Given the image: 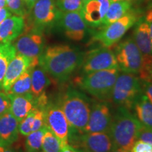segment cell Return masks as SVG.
<instances>
[{"instance_id": "cell-1", "label": "cell", "mask_w": 152, "mask_h": 152, "mask_svg": "<svg viewBox=\"0 0 152 152\" xmlns=\"http://www.w3.org/2000/svg\"><path fill=\"white\" fill-rule=\"evenodd\" d=\"M84 54L68 45L48 47L39 57V66L56 80L64 82L81 66Z\"/></svg>"}, {"instance_id": "cell-2", "label": "cell", "mask_w": 152, "mask_h": 152, "mask_svg": "<svg viewBox=\"0 0 152 152\" xmlns=\"http://www.w3.org/2000/svg\"><path fill=\"white\" fill-rule=\"evenodd\" d=\"M143 125L128 109L119 106L112 121L109 134L113 148H120L131 151Z\"/></svg>"}, {"instance_id": "cell-3", "label": "cell", "mask_w": 152, "mask_h": 152, "mask_svg": "<svg viewBox=\"0 0 152 152\" xmlns=\"http://www.w3.org/2000/svg\"><path fill=\"white\" fill-rule=\"evenodd\" d=\"M59 105L70 126V136L85 133L88 122L90 105L84 94L69 88L61 97Z\"/></svg>"}, {"instance_id": "cell-4", "label": "cell", "mask_w": 152, "mask_h": 152, "mask_svg": "<svg viewBox=\"0 0 152 152\" xmlns=\"http://www.w3.org/2000/svg\"><path fill=\"white\" fill-rule=\"evenodd\" d=\"M118 75V68L102 70L85 74L76 83L82 90L102 102H107L111 99L112 91Z\"/></svg>"}, {"instance_id": "cell-5", "label": "cell", "mask_w": 152, "mask_h": 152, "mask_svg": "<svg viewBox=\"0 0 152 152\" xmlns=\"http://www.w3.org/2000/svg\"><path fill=\"white\" fill-rule=\"evenodd\" d=\"M143 94L142 81L134 73L119 74L112 91L111 99L118 106L129 111L133 109L134 103Z\"/></svg>"}, {"instance_id": "cell-6", "label": "cell", "mask_w": 152, "mask_h": 152, "mask_svg": "<svg viewBox=\"0 0 152 152\" xmlns=\"http://www.w3.org/2000/svg\"><path fill=\"white\" fill-rule=\"evenodd\" d=\"M139 17L138 11L130 10L116 21L103 27L102 30L95 34L94 39L104 47H109L115 45L121 40L131 27L137 23Z\"/></svg>"}, {"instance_id": "cell-7", "label": "cell", "mask_w": 152, "mask_h": 152, "mask_svg": "<svg viewBox=\"0 0 152 152\" xmlns=\"http://www.w3.org/2000/svg\"><path fill=\"white\" fill-rule=\"evenodd\" d=\"M119 69L129 73H139L143 55L132 37H129L117 45L115 51Z\"/></svg>"}, {"instance_id": "cell-8", "label": "cell", "mask_w": 152, "mask_h": 152, "mask_svg": "<svg viewBox=\"0 0 152 152\" xmlns=\"http://www.w3.org/2000/svg\"><path fill=\"white\" fill-rule=\"evenodd\" d=\"M85 74L102 70L118 68L115 53L107 47H102L90 51L84 55L81 64Z\"/></svg>"}, {"instance_id": "cell-9", "label": "cell", "mask_w": 152, "mask_h": 152, "mask_svg": "<svg viewBox=\"0 0 152 152\" xmlns=\"http://www.w3.org/2000/svg\"><path fill=\"white\" fill-rule=\"evenodd\" d=\"M45 125L61 142L62 147L68 144L70 126L58 103H49L44 109Z\"/></svg>"}, {"instance_id": "cell-10", "label": "cell", "mask_w": 152, "mask_h": 152, "mask_svg": "<svg viewBox=\"0 0 152 152\" xmlns=\"http://www.w3.org/2000/svg\"><path fill=\"white\" fill-rule=\"evenodd\" d=\"M76 144L74 147H81L91 152H111L113 144L109 132H90L70 136L68 144Z\"/></svg>"}, {"instance_id": "cell-11", "label": "cell", "mask_w": 152, "mask_h": 152, "mask_svg": "<svg viewBox=\"0 0 152 152\" xmlns=\"http://www.w3.org/2000/svg\"><path fill=\"white\" fill-rule=\"evenodd\" d=\"M31 11L33 23L40 30L58 23L62 13L56 0H38Z\"/></svg>"}, {"instance_id": "cell-12", "label": "cell", "mask_w": 152, "mask_h": 152, "mask_svg": "<svg viewBox=\"0 0 152 152\" xmlns=\"http://www.w3.org/2000/svg\"><path fill=\"white\" fill-rule=\"evenodd\" d=\"M18 54L35 59L45 50V38L42 30L35 28L30 32L21 34L14 44Z\"/></svg>"}, {"instance_id": "cell-13", "label": "cell", "mask_w": 152, "mask_h": 152, "mask_svg": "<svg viewBox=\"0 0 152 152\" xmlns=\"http://www.w3.org/2000/svg\"><path fill=\"white\" fill-rule=\"evenodd\" d=\"M111 121V111L106 102H94L90 108L85 133L109 132Z\"/></svg>"}, {"instance_id": "cell-14", "label": "cell", "mask_w": 152, "mask_h": 152, "mask_svg": "<svg viewBox=\"0 0 152 152\" xmlns=\"http://www.w3.org/2000/svg\"><path fill=\"white\" fill-rule=\"evenodd\" d=\"M39 65V58L32 59L24 55L16 54L14 58L9 63L4 78L3 80L2 89L8 92L14 82L28 69H31Z\"/></svg>"}, {"instance_id": "cell-15", "label": "cell", "mask_w": 152, "mask_h": 152, "mask_svg": "<svg viewBox=\"0 0 152 152\" xmlns=\"http://www.w3.org/2000/svg\"><path fill=\"white\" fill-rule=\"evenodd\" d=\"M58 23L68 39L75 42L84 39L87 24L80 12H62Z\"/></svg>"}, {"instance_id": "cell-16", "label": "cell", "mask_w": 152, "mask_h": 152, "mask_svg": "<svg viewBox=\"0 0 152 152\" xmlns=\"http://www.w3.org/2000/svg\"><path fill=\"white\" fill-rule=\"evenodd\" d=\"M110 4V0L85 1L80 12L87 26L92 28L102 26V23Z\"/></svg>"}, {"instance_id": "cell-17", "label": "cell", "mask_w": 152, "mask_h": 152, "mask_svg": "<svg viewBox=\"0 0 152 152\" xmlns=\"http://www.w3.org/2000/svg\"><path fill=\"white\" fill-rule=\"evenodd\" d=\"M19 121L10 111L0 116V144L4 147L12 145L17 141Z\"/></svg>"}, {"instance_id": "cell-18", "label": "cell", "mask_w": 152, "mask_h": 152, "mask_svg": "<svg viewBox=\"0 0 152 152\" xmlns=\"http://www.w3.org/2000/svg\"><path fill=\"white\" fill-rule=\"evenodd\" d=\"M24 17L11 16L0 23V43L11 42L23 32Z\"/></svg>"}, {"instance_id": "cell-19", "label": "cell", "mask_w": 152, "mask_h": 152, "mask_svg": "<svg viewBox=\"0 0 152 152\" xmlns=\"http://www.w3.org/2000/svg\"><path fill=\"white\" fill-rule=\"evenodd\" d=\"M11 106L9 111L19 121L23 120L35 108V101L31 93L20 95H9Z\"/></svg>"}, {"instance_id": "cell-20", "label": "cell", "mask_w": 152, "mask_h": 152, "mask_svg": "<svg viewBox=\"0 0 152 152\" xmlns=\"http://www.w3.org/2000/svg\"><path fill=\"white\" fill-rule=\"evenodd\" d=\"M132 38L143 56L152 55L149 26L144 18H140L137 23L133 31Z\"/></svg>"}, {"instance_id": "cell-21", "label": "cell", "mask_w": 152, "mask_h": 152, "mask_svg": "<svg viewBox=\"0 0 152 152\" xmlns=\"http://www.w3.org/2000/svg\"><path fill=\"white\" fill-rule=\"evenodd\" d=\"M31 68V90L30 93L35 99L45 93V90L50 85L47 73L41 66Z\"/></svg>"}, {"instance_id": "cell-22", "label": "cell", "mask_w": 152, "mask_h": 152, "mask_svg": "<svg viewBox=\"0 0 152 152\" xmlns=\"http://www.w3.org/2000/svg\"><path fill=\"white\" fill-rule=\"evenodd\" d=\"M133 109L142 125L145 128L152 129V103L144 93L136 101Z\"/></svg>"}, {"instance_id": "cell-23", "label": "cell", "mask_w": 152, "mask_h": 152, "mask_svg": "<svg viewBox=\"0 0 152 152\" xmlns=\"http://www.w3.org/2000/svg\"><path fill=\"white\" fill-rule=\"evenodd\" d=\"M132 5V3L128 1H117L111 2L104 17L102 27H105L123 17L130 11Z\"/></svg>"}, {"instance_id": "cell-24", "label": "cell", "mask_w": 152, "mask_h": 152, "mask_svg": "<svg viewBox=\"0 0 152 152\" xmlns=\"http://www.w3.org/2000/svg\"><path fill=\"white\" fill-rule=\"evenodd\" d=\"M16 54V49L11 42L0 43V89L2 88L7 67Z\"/></svg>"}, {"instance_id": "cell-25", "label": "cell", "mask_w": 152, "mask_h": 152, "mask_svg": "<svg viewBox=\"0 0 152 152\" xmlns=\"http://www.w3.org/2000/svg\"><path fill=\"white\" fill-rule=\"evenodd\" d=\"M31 90V69L22 74L7 92L9 95H20L30 93Z\"/></svg>"}, {"instance_id": "cell-26", "label": "cell", "mask_w": 152, "mask_h": 152, "mask_svg": "<svg viewBox=\"0 0 152 152\" xmlns=\"http://www.w3.org/2000/svg\"><path fill=\"white\" fill-rule=\"evenodd\" d=\"M46 128L47 127L45 125L39 130L28 134L25 144L26 152H40L43 136Z\"/></svg>"}, {"instance_id": "cell-27", "label": "cell", "mask_w": 152, "mask_h": 152, "mask_svg": "<svg viewBox=\"0 0 152 152\" xmlns=\"http://www.w3.org/2000/svg\"><path fill=\"white\" fill-rule=\"evenodd\" d=\"M62 144L60 140L52 131L46 128L42 139V150L43 152H61Z\"/></svg>"}, {"instance_id": "cell-28", "label": "cell", "mask_w": 152, "mask_h": 152, "mask_svg": "<svg viewBox=\"0 0 152 152\" xmlns=\"http://www.w3.org/2000/svg\"><path fill=\"white\" fill-rule=\"evenodd\" d=\"M56 5L61 12H80L83 7V0H56Z\"/></svg>"}, {"instance_id": "cell-29", "label": "cell", "mask_w": 152, "mask_h": 152, "mask_svg": "<svg viewBox=\"0 0 152 152\" xmlns=\"http://www.w3.org/2000/svg\"><path fill=\"white\" fill-rule=\"evenodd\" d=\"M140 79L142 81L152 83V55H144L140 71Z\"/></svg>"}, {"instance_id": "cell-30", "label": "cell", "mask_w": 152, "mask_h": 152, "mask_svg": "<svg viewBox=\"0 0 152 152\" xmlns=\"http://www.w3.org/2000/svg\"><path fill=\"white\" fill-rule=\"evenodd\" d=\"M18 130L19 133L23 136H28L35 132V109L19 123Z\"/></svg>"}, {"instance_id": "cell-31", "label": "cell", "mask_w": 152, "mask_h": 152, "mask_svg": "<svg viewBox=\"0 0 152 152\" xmlns=\"http://www.w3.org/2000/svg\"><path fill=\"white\" fill-rule=\"evenodd\" d=\"M7 7L11 14L24 17L27 14V9L23 0H7Z\"/></svg>"}, {"instance_id": "cell-32", "label": "cell", "mask_w": 152, "mask_h": 152, "mask_svg": "<svg viewBox=\"0 0 152 152\" xmlns=\"http://www.w3.org/2000/svg\"><path fill=\"white\" fill-rule=\"evenodd\" d=\"M11 106V99L7 92L0 91V116L9 111Z\"/></svg>"}, {"instance_id": "cell-33", "label": "cell", "mask_w": 152, "mask_h": 152, "mask_svg": "<svg viewBox=\"0 0 152 152\" xmlns=\"http://www.w3.org/2000/svg\"><path fill=\"white\" fill-rule=\"evenodd\" d=\"M130 152H152V147L147 142L137 140L133 145Z\"/></svg>"}, {"instance_id": "cell-34", "label": "cell", "mask_w": 152, "mask_h": 152, "mask_svg": "<svg viewBox=\"0 0 152 152\" xmlns=\"http://www.w3.org/2000/svg\"><path fill=\"white\" fill-rule=\"evenodd\" d=\"M138 140H142L149 144L152 147V129H149L142 126L140 131Z\"/></svg>"}, {"instance_id": "cell-35", "label": "cell", "mask_w": 152, "mask_h": 152, "mask_svg": "<svg viewBox=\"0 0 152 152\" xmlns=\"http://www.w3.org/2000/svg\"><path fill=\"white\" fill-rule=\"evenodd\" d=\"M142 85L143 93L152 103V83H149V82L142 81Z\"/></svg>"}, {"instance_id": "cell-36", "label": "cell", "mask_w": 152, "mask_h": 152, "mask_svg": "<svg viewBox=\"0 0 152 152\" xmlns=\"http://www.w3.org/2000/svg\"><path fill=\"white\" fill-rule=\"evenodd\" d=\"M11 16H12V14L7 7L0 9V23Z\"/></svg>"}, {"instance_id": "cell-37", "label": "cell", "mask_w": 152, "mask_h": 152, "mask_svg": "<svg viewBox=\"0 0 152 152\" xmlns=\"http://www.w3.org/2000/svg\"><path fill=\"white\" fill-rule=\"evenodd\" d=\"M38 0H23L25 5H26V9L28 11H31L32 9L33 8L34 5L35 4L36 2Z\"/></svg>"}, {"instance_id": "cell-38", "label": "cell", "mask_w": 152, "mask_h": 152, "mask_svg": "<svg viewBox=\"0 0 152 152\" xmlns=\"http://www.w3.org/2000/svg\"><path fill=\"white\" fill-rule=\"evenodd\" d=\"M61 152H75V150L74 149L73 146H71V144H66V145L64 146V147L61 148Z\"/></svg>"}, {"instance_id": "cell-39", "label": "cell", "mask_w": 152, "mask_h": 152, "mask_svg": "<svg viewBox=\"0 0 152 152\" xmlns=\"http://www.w3.org/2000/svg\"><path fill=\"white\" fill-rule=\"evenodd\" d=\"M144 19L146 20H151L152 19V7H149V9L146 13L145 16H144Z\"/></svg>"}, {"instance_id": "cell-40", "label": "cell", "mask_w": 152, "mask_h": 152, "mask_svg": "<svg viewBox=\"0 0 152 152\" xmlns=\"http://www.w3.org/2000/svg\"><path fill=\"white\" fill-rule=\"evenodd\" d=\"M4 152H18V151H17L16 148L11 147V146H9V147H6Z\"/></svg>"}, {"instance_id": "cell-41", "label": "cell", "mask_w": 152, "mask_h": 152, "mask_svg": "<svg viewBox=\"0 0 152 152\" xmlns=\"http://www.w3.org/2000/svg\"><path fill=\"white\" fill-rule=\"evenodd\" d=\"M148 23L149 26V29H150V36H151V45H152V19L151 20H146Z\"/></svg>"}, {"instance_id": "cell-42", "label": "cell", "mask_w": 152, "mask_h": 152, "mask_svg": "<svg viewBox=\"0 0 152 152\" xmlns=\"http://www.w3.org/2000/svg\"><path fill=\"white\" fill-rule=\"evenodd\" d=\"M74 149L75 150V152H91L88 150L83 149V148L81 147H74Z\"/></svg>"}, {"instance_id": "cell-43", "label": "cell", "mask_w": 152, "mask_h": 152, "mask_svg": "<svg viewBox=\"0 0 152 152\" xmlns=\"http://www.w3.org/2000/svg\"><path fill=\"white\" fill-rule=\"evenodd\" d=\"M111 152H130V151H126V150H124L123 149H120V148H113Z\"/></svg>"}, {"instance_id": "cell-44", "label": "cell", "mask_w": 152, "mask_h": 152, "mask_svg": "<svg viewBox=\"0 0 152 152\" xmlns=\"http://www.w3.org/2000/svg\"><path fill=\"white\" fill-rule=\"evenodd\" d=\"M111 2H113V1H130L132 3H136V2H139V1H142V0H110Z\"/></svg>"}, {"instance_id": "cell-45", "label": "cell", "mask_w": 152, "mask_h": 152, "mask_svg": "<svg viewBox=\"0 0 152 152\" xmlns=\"http://www.w3.org/2000/svg\"><path fill=\"white\" fill-rule=\"evenodd\" d=\"M7 7V0H0V9Z\"/></svg>"}, {"instance_id": "cell-46", "label": "cell", "mask_w": 152, "mask_h": 152, "mask_svg": "<svg viewBox=\"0 0 152 152\" xmlns=\"http://www.w3.org/2000/svg\"><path fill=\"white\" fill-rule=\"evenodd\" d=\"M4 149H5L4 146H3L2 144H0V152H4Z\"/></svg>"}, {"instance_id": "cell-47", "label": "cell", "mask_w": 152, "mask_h": 152, "mask_svg": "<svg viewBox=\"0 0 152 152\" xmlns=\"http://www.w3.org/2000/svg\"><path fill=\"white\" fill-rule=\"evenodd\" d=\"M149 7H152V3L151 4H150V5H149Z\"/></svg>"}, {"instance_id": "cell-48", "label": "cell", "mask_w": 152, "mask_h": 152, "mask_svg": "<svg viewBox=\"0 0 152 152\" xmlns=\"http://www.w3.org/2000/svg\"><path fill=\"white\" fill-rule=\"evenodd\" d=\"M83 1H86V0H83Z\"/></svg>"}, {"instance_id": "cell-49", "label": "cell", "mask_w": 152, "mask_h": 152, "mask_svg": "<svg viewBox=\"0 0 152 152\" xmlns=\"http://www.w3.org/2000/svg\"><path fill=\"white\" fill-rule=\"evenodd\" d=\"M42 152H43V151H42Z\"/></svg>"}]
</instances>
